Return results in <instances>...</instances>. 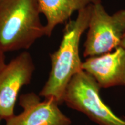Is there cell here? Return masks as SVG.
<instances>
[{
  "label": "cell",
  "instance_id": "1",
  "mask_svg": "<svg viewBox=\"0 0 125 125\" xmlns=\"http://www.w3.org/2000/svg\"><path fill=\"white\" fill-rule=\"evenodd\" d=\"M91 7L81 9L74 20L66 23L59 49L50 54L51 71L39 95L45 99H53L59 105L63 103L65 89L72 77L82 70L79 43L81 36L88 29Z\"/></svg>",
  "mask_w": 125,
  "mask_h": 125
},
{
  "label": "cell",
  "instance_id": "2",
  "mask_svg": "<svg viewBox=\"0 0 125 125\" xmlns=\"http://www.w3.org/2000/svg\"><path fill=\"white\" fill-rule=\"evenodd\" d=\"M37 0H0V51L29 49L46 35Z\"/></svg>",
  "mask_w": 125,
  "mask_h": 125
},
{
  "label": "cell",
  "instance_id": "3",
  "mask_svg": "<svg viewBox=\"0 0 125 125\" xmlns=\"http://www.w3.org/2000/svg\"><path fill=\"white\" fill-rule=\"evenodd\" d=\"M100 89L94 78L82 70L72 77L67 85L63 103L98 125H125V117L114 114L101 100Z\"/></svg>",
  "mask_w": 125,
  "mask_h": 125
},
{
  "label": "cell",
  "instance_id": "4",
  "mask_svg": "<svg viewBox=\"0 0 125 125\" xmlns=\"http://www.w3.org/2000/svg\"><path fill=\"white\" fill-rule=\"evenodd\" d=\"M88 28L84 56L94 57L110 52L121 46L125 34V9L110 15L101 1L92 4Z\"/></svg>",
  "mask_w": 125,
  "mask_h": 125
},
{
  "label": "cell",
  "instance_id": "5",
  "mask_svg": "<svg viewBox=\"0 0 125 125\" xmlns=\"http://www.w3.org/2000/svg\"><path fill=\"white\" fill-rule=\"evenodd\" d=\"M35 70L30 53L24 51L5 65L0 71V116L7 120L14 115L20 89L30 83Z\"/></svg>",
  "mask_w": 125,
  "mask_h": 125
},
{
  "label": "cell",
  "instance_id": "6",
  "mask_svg": "<svg viewBox=\"0 0 125 125\" xmlns=\"http://www.w3.org/2000/svg\"><path fill=\"white\" fill-rule=\"evenodd\" d=\"M19 105L23 111L6 120V125H71V120L53 99L41 101L34 92L21 94Z\"/></svg>",
  "mask_w": 125,
  "mask_h": 125
},
{
  "label": "cell",
  "instance_id": "7",
  "mask_svg": "<svg viewBox=\"0 0 125 125\" xmlns=\"http://www.w3.org/2000/svg\"><path fill=\"white\" fill-rule=\"evenodd\" d=\"M82 70L94 78L100 88L125 86V48L88 57L82 62Z\"/></svg>",
  "mask_w": 125,
  "mask_h": 125
},
{
  "label": "cell",
  "instance_id": "8",
  "mask_svg": "<svg viewBox=\"0 0 125 125\" xmlns=\"http://www.w3.org/2000/svg\"><path fill=\"white\" fill-rule=\"evenodd\" d=\"M101 0H37L40 12L46 20V36L50 37L57 25L65 22L75 11H79Z\"/></svg>",
  "mask_w": 125,
  "mask_h": 125
},
{
  "label": "cell",
  "instance_id": "9",
  "mask_svg": "<svg viewBox=\"0 0 125 125\" xmlns=\"http://www.w3.org/2000/svg\"><path fill=\"white\" fill-rule=\"evenodd\" d=\"M6 64L5 62V53L2 52L0 51V71L2 69V68Z\"/></svg>",
  "mask_w": 125,
  "mask_h": 125
},
{
  "label": "cell",
  "instance_id": "10",
  "mask_svg": "<svg viewBox=\"0 0 125 125\" xmlns=\"http://www.w3.org/2000/svg\"><path fill=\"white\" fill-rule=\"evenodd\" d=\"M121 46H122L123 48H125V34L124 36H123L122 40V42H121Z\"/></svg>",
  "mask_w": 125,
  "mask_h": 125
},
{
  "label": "cell",
  "instance_id": "11",
  "mask_svg": "<svg viewBox=\"0 0 125 125\" xmlns=\"http://www.w3.org/2000/svg\"><path fill=\"white\" fill-rule=\"evenodd\" d=\"M1 116H0V123H1Z\"/></svg>",
  "mask_w": 125,
  "mask_h": 125
}]
</instances>
